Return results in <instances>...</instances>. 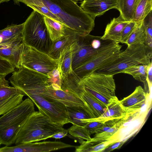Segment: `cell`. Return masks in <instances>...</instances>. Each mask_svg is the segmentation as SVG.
I'll list each match as a JSON object with an SVG mask.
<instances>
[{
  "mask_svg": "<svg viewBox=\"0 0 152 152\" xmlns=\"http://www.w3.org/2000/svg\"><path fill=\"white\" fill-rule=\"evenodd\" d=\"M21 66L47 75L58 69V61L47 53L24 44L18 67Z\"/></svg>",
  "mask_w": 152,
  "mask_h": 152,
  "instance_id": "obj_8",
  "label": "cell"
},
{
  "mask_svg": "<svg viewBox=\"0 0 152 152\" xmlns=\"http://www.w3.org/2000/svg\"><path fill=\"white\" fill-rule=\"evenodd\" d=\"M152 10V0H137L132 21H142Z\"/></svg>",
  "mask_w": 152,
  "mask_h": 152,
  "instance_id": "obj_24",
  "label": "cell"
},
{
  "mask_svg": "<svg viewBox=\"0 0 152 152\" xmlns=\"http://www.w3.org/2000/svg\"><path fill=\"white\" fill-rule=\"evenodd\" d=\"M23 40L25 45L48 53L52 41L43 15L33 10L23 23Z\"/></svg>",
  "mask_w": 152,
  "mask_h": 152,
  "instance_id": "obj_5",
  "label": "cell"
},
{
  "mask_svg": "<svg viewBox=\"0 0 152 152\" xmlns=\"http://www.w3.org/2000/svg\"><path fill=\"white\" fill-rule=\"evenodd\" d=\"M78 84L106 106L115 96V84L113 75L94 72L80 78Z\"/></svg>",
  "mask_w": 152,
  "mask_h": 152,
  "instance_id": "obj_6",
  "label": "cell"
},
{
  "mask_svg": "<svg viewBox=\"0 0 152 152\" xmlns=\"http://www.w3.org/2000/svg\"><path fill=\"white\" fill-rule=\"evenodd\" d=\"M101 37L90 34L80 36L72 45V67L73 70L111 41L103 40Z\"/></svg>",
  "mask_w": 152,
  "mask_h": 152,
  "instance_id": "obj_9",
  "label": "cell"
},
{
  "mask_svg": "<svg viewBox=\"0 0 152 152\" xmlns=\"http://www.w3.org/2000/svg\"><path fill=\"white\" fill-rule=\"evenodd\" d=\"M105 122L101 121H92L87 123L84 127L89 134L96 133V131Z\"/></svg>",
  "mask_w": 152,
  "mask_h": 152,
  "instance_id": "obj_32",
  "label": "cell"
},
{
  "mask_svg": "<svg viewBox=\"0 0 152 152\" xmlns=\"http://www.w3.org/2000/svg\"><path fill=\"white\" fill-rule=\"evenodd\" d=\"M44 16L63 24L80 36L93 29L95 18L85 12L75 0H19Z\"/></svg>",
  "mask_w": 152,
  "mask_h": 152,
  "instance_id": "obj_1",
  "label": "cell"
},
{
  "mask_svg": "<svg viewBox=\"0 0 152 152\" xmlns=\"http://www.w3.org/2000/svg\"><path fill=\"white\" fill-rule=\"evenodd\" d=\"M18 94H22V92L14 86L5 85L0 86V100Z\"/></svg>",
  "mask_w": 152,
  "mask_h": 152,
  "instance_id": "obj_29",
  "label": "cell"
},
{
  "mask_svg": "<svg viewBox=\"0 0 152 152\" xmlns=\"http://www.w3.org/2000/svg\"><path fill=\"white\" fill-rule=\"evenodd\" d=\"M145 37V29L142 21L138 23L125 44L127 45L136 44H144Z\"/></svg>",
  "mask_w": 152,
  "mask_h": 152,
  "instance_id": "obj_27",
  "label": "cell"
},
{
  "mask_svg": "<svg viewBox=\"0 0 152 152\" xmlns=\"http://www.w3.org/2000/svg\"><path fill=\"white\" fill-rule=\"evenodd\" d=\"M137 0H117L116 9L122 17L127 21L132 20Z\"/></svg>",
  "mask_w": 152,
  "mask_h": 152,
  "instance_id": "obj_23",
  "label": "cell"
},
{
  "mask_svg": "<svg viewBox=\"0 0 152 152\" xmlns=\"http://www.w3.org/2000/svg\"><path fill=\"white\" fill-rule=\"evenodd\" d=\"M6 76L0 75V86L1 85H9V82L5 79Z\"/></svg>",
  "mask_w": 152,
  "mask_h": 152,
  "instance_id": "obj_36",
  "label": "cell"
},
{
  "mask_svg": "<svg viewBox=\"0 0 152 152\" xmlns=\"http://www.w3.org/2000/svg\"><path fill=\"white\" fill-rule=\"evenodd\" d=\"M119 43L111 41L73 71L80 78L110 63L121 52Z\"/></svg>",
  "mask_w": 152,
  "mask_h": 152,
  "instance_id": "obj_7",
  "label": "cell"
},
{
  "mask_svg": "<svg viewBox=\"0 0 152 152\" xmlns=\"http://www.w3.org/2000/svg\"><path fill=\"white\" fill-rule=\"evenodd\" d=\"M10 0H0V4L4 2H7L9 1Z\"/></svg>",
  "mask_w": 152,
  "mask_h": 152,
  "instance_id": "obj_37",
  "label": "cell"
},
{
  "mask_svg": "<svg viewBox=\"0 0 152 152\" xmlns=\"http://www.w3.org/2000/svg\"><path fill=\"white\" fill-rule=\"evenodd\" d=\"M124 141H118L108 146L102 152H110L120 148L124 143Z\"/></svg>",
  "mask_w": 152,
  "mask_h": 152,
  "instance_id": "obj_33",
  "label": "cell"
},
{
  "mask_svg": "<svg viewBox=\"0 0 152 152\" xmlns=\"http://www.w3.org/2000/svg\"><path fill=\"white\" fill-rule=\"evenodd\" d=\"M117 0H83L80 7L95 18L112 9H116Z\"/></svg>",
  "mask_w": 152,
  "mask_h": 152,
  "instance_id": "obj_14",
  "label": "cell"
},
{
  "mask_svg": "<svg viewBox=\"0 0 152 152\" xmlns=\"http://www.w3.org/2000/svg\"><path fill=\"white\" fill-rule=\"evenodd\" d=\"M74 92L82 99L84 106L86 109L91 118L99 117L105 111L106 106L84 90L79 84Z\"/></svg>",
  "mask_w": 152,
  "mask_h": 152,
  "instance_id": "obj_13",
  "label": "cell"
},
{
  "mask_svg": "<svg viewBox=\"0 0 152 152\" xmlns=\"http://www.w3.org/2000/svg\"><path fill=\"white\" fill-rule=\"evenodd\" d=\"M128 115H129L121 105L120 100L115 96L109 100L105 111L102 115L97 118L87 119L86 122L87 123L95 121L105 122L124 118Z\"/></svg>",
  "mask_w": 152,
  "mask_h": 152,
  "instance_id": "obj_16",
  "label": "cell"
},
{
  "mask_svg": "<svg viewBox=\"0 0 152 152\" xmlns=\"http://www.w3.org/2000/svg\"><path fill=\"white\" fill-rule=\"evenodd\" d=\"M75 146L60 141H43L20 144L15 146L16 152H46Z\"/></svg>",
  "mask_w": 152,
  "mask_h": 152,
  "instance_id": "obj_10",
  "label": "cell"
},
{
  "mask_svg": "<svg viewBox=\"0 0 152 152\" xmlns=\"http://www.w3.org/2000/svg\"><path fill=\"white\" fill-rule=\"evenodd\" d=\"M81 0H79V1H81Z\"/></svg>",
  "mask_w": 152,
  "mask_h": 152,
  "instance_id": "obj_40",
  "label": "cell"
},
{
  "mask_svg": "<svg viewBox=\"0 0 152 152\" xmlns=\"http://www.w3.org/2000/svg\"><path fill=\"white\" fill-rule=\"evenodd\" d=\"M79 37L73 31H69L61 38L52 42L48 54L52 58L58 60L61 52L75 42Z\"/></svg>",
  "mask_w": 152,
  "mask_h": 152,
  "instance_id": "obj_18",
  "label": "cell"
},
{
  "mask_svg": "<svg viewBox=\"0 0 152 152\" xmlns=\"http://www.w3.org/2000/svg\"><path fill=\"white\" fill-rule=\"evenodd\" d=\"M15 68L10 62L0 56V75L6 76L12 73Z\"/></svg>",
  "mask_w": 152,
  "mask_h": 152,
  "instance_id": "obj_31",
  "label": "cell"
},
{
  "mask_svg": "<svg viewBox=\"0 0 152 152\" xmlns=\"http://www.w3.org/2000/svg\"><path fill=\"white\" fill-rule=\"evenodd\" d=\"M130 21L125 20L120 15L117 18H113L107 25L101 39L120 43L123 29Z\"/></svg>",
  "mask_w": 152,
  "mask_h": 152,
  "instance_id": "obj_17",
  "label": "cell"
},
{
  "mask_svg": "<svg viewBox=\"0 0 152 152\" xmlns=\"http://www.w3.org/2000/svg\"><path fill=\"white\" fill-rule=\"evenodd\" d=\"M138 23L134 21L131 20L124 27L122 32L120 43L125 44Z\"/></svg>",
  "mask_w": 152,
  "mask_h": 152,
  "instance_id": "obj_30",
  "label": "cell"
},
{
  "mask_svg": "<svg viewBox=\"0 0 152 152\" xmlns=\"http://www.w3.org/2000/svg\"><path fill=\"white\" fill-rule=\"evenodd\" d=\"M24 96L22 94H16L0 100V115L5 114L22 102Z\"/></svg>",
  "mask_w": 152,
  "mask_h": 152,
  "instance_id": "obj_26",
  "label": "cell"
},
{
  "mask_svg": "<svg viewBox=\"0 0 152 152\" xmlns=\"http://www.w3.org/2000/svg\"><path fill=\"white\" fill-rule=\"evenodd\" d=\"M32 101L28 97L0 117V142L10 146L15 144L18 132L35 111Z\"/></svg>",
  "mask_w": 152,
  "mask_h": 152,
  "instance_id": "obj_3",
  "label": "cell"
},
{
  "mask_svg": "<svg viewBox=\"0 0 152 152\" xmlns=\"http://www.w3.org/2000/svg\"><path fill=\"white\" fill-rule=\"evenodd\" d=\"M147 81L148 87L151 86L152 83V63L151 61L148 66L147 71Z\"/></svg>",
  "mask_w": 152,
  "mask_h": 152,
  "instance_id": "obj_34",
  "label": "cell"
},
{
  "mask_svg": "<svg viewBox=\"0 0 152 152\" xmlns=\"http://www.w3.org/2000/svg\"><path fill=\"white\" fill-rule=\"evenodd\" d=\"M44 21L52 42L58 39L72 31L61 23L48 17L44 16Z\"/></svg>",
  "mask_w": 152,
  "mask_h": 152,
  "instance_id": "obj_21",
  "label": "cell"
},
{
  "mask_svg": "<svg viewBox=\"0 0 152 152\" xmlns=\"http://www.w3.org/2000/svg\"><path fill=\"white\" fill-rule=\"evenodd\" d=\"M151 51L144 44L127 45L126 49L121 52L115 60L95 72L114 75L132 66L148 65L151 61Z\"/></svg>",
  "mask_w": 152,
  "mask_h": 152,
  "instance_id": "obj_4",
  "label": "cell"
},
{
  "mask_svg": "<svg viewBox=\"0 0 152 152\" xmlns=\"http://www.w3.org/2000/svg\"><path fill=\"white\" fill-rule=\"evenodd\" d=\"M67 130L70 135L79 140H85L88 141L91 139V135L84 126L73 124Z\"/></svg>",
  "mask_w": 152,
  "mask_h": 152,
  "instance_id": "obj_28",
  "label": "cell"
},
{
  "mask_svg": "<svg viewBox=\"0 0 152 152\" xmlns=\"http://www.w3.org/2000/svg\"><path fill=\"white\" fill-rule=\"evenodd\" d=\"M24 45L23 37L0 44V56L10 62L15 68H18Z\"/></svg>",
  "mask_w": 152,
  "mask_h": 152,
  "instance_id": "obj_15",
  "label": "cell"
},
{
  "mask_svg": "<svg viewBox=\"0 0 152 152\" xmlns=\"http://www.w3.org/2000/svg\"><path fill=\"white\" fill-rule=\"evenodd\" d=\"M149 95L139 86L130 95L120 101L128 114L131 115L140 110L145 105Z\"/></svg>",
  "mask_w": 152,
  "mask_h": 152,
  "instance_id": "obj_11",
  "label": "cell"
},
{
  "mask_svg": "<svg viewBox=\"0 0 152 152\" xmlns=\"http://www.w3.org/2000/svg\"><path fill=\"white\" fill-rule=\"evenodd\" d=\"M67 130L65 129L64 130L59 132L52 136L50 138L55 139H59L64 137L67 135L68 133Z\"/></svg>",
  "mask_w": 152,
  "mask_h": 152,
  "instance_id": "obj_35",
  "label": "cell"
},
{
  "mask_svg": "<svg viewBox=\"0 0 152 152\" xmlns=\"http://www.w3.org/2000/svg\"><path fill=\"white\" fill-rule=\"evenodd\" d=\"M148 65L139 64L132 66L123 71L121 73L132 75L137 80L143 82L145 87L148 85L147 71Z\"/></svg>",
  "mask_w": 152,
  "mask_h": 152,
  "instance_id": "obj_25",
  "label": "cell"
},
{
  "mask_svg": "<svg viewBox=\"0 0 152 152\" xmlns=\"http://www.w3.org/2000/svg\"><path fill=\"white\" fill-rule=\"evenodd\" d=\"M65 129L52 122L39 111H34L29 116L18 133L16 145L45 140Z\"/></svg>",
  "mask_w": 152,
  "mask_h": 152,
  "instance_id": "obj_2",
  "label": "cell"
},
{
  "mask_svg": "<svg viewBox=\"0 0 152 152\" xmlns=\"http://www.w3.org/2000/svg\"><path fill=\"white\" fill-rule=\"evenodd\" d=\"M72 45L67 47L61 52L58 60V69L61 78L64 77L73 72L72 67Z\"/></svg>",
  "mask_w": 152,
  "mask_h": 152,
  "instance_id": "obj_19",
  "label": "cell"
},
{
  "mask_svg": "<svg viewBox=\"0 0 152 152\" xmlns=\"http://www.w3.org/2000/svg\"><path fill=\"white\" fill-rule=\"evenodd\" d=\"M44 95L62 103L66 106H83V101L77 95L62 88H53L50 84Z\"/></svg>",
  "mask_w": 152,
  "mask_h": 152,
  "instance_id": "obj_12",
  "label": "cell"
},
{
  "mask_svg": "<svg viewBox=\"0 0 152 152\" xmlns=\"http://www.w3.org/2000/svg\"><path fill=\"white\" fill-rule=\"evenodd\" d=\"M75 0L76 1H78V0Z\"/></svg>",
  "mask_w": 152,
  "mask_h": 152,
  "instance_id": "obj_38",
  "label": "cell"
},
{
  "mask_svg": "<svg viewBox=\"0 0 152 152\" xmlns=\"http://www.w3.org/2000/svg\"><path fill=\"white\" fill-rule=\"evenodd\" d=\"M23 23L11 24L0 30V44L8 43L23 37Z\"/></svg>",
  "mask_w": 152,
  "mask_h": 152,
  "instance_id": "obj_20",
  "label": "cell"
},
{
  "mask_svg": "<svg viewBox=\"0 0 152 152\" xmlns=\"http://www.w3.org/2000/svg\"><path fill=\"white\" fill-rule=\"evenodd\" d=\"M67 115L69 123L82 126L84 125L82 121L91 118L85 107L83 106H66Z\"/></svg>",
  "mask_w": 152,
  "mask_h": 152,
  "instance_id": "obj_22",
  "label": "cell"
},
{
  "mask_svg": "<svg viewBox=\"0 0 152 152\" xmlns=\"http://www.w3.org/2000/svg\"><path fill=\"white\" fill-rule=\"evenodd\" d=\"M1 145V143L0 142V146Z\"/></svg>",
  "mask_w": 152,
  "mask_h": 152,
  "instance_id": "obj_39",
  "label": "cell"
}]
</instances>
